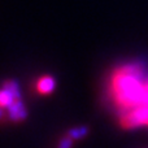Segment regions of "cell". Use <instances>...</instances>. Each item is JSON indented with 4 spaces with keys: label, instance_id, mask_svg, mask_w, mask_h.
<instances>
[{
    "label": "cell",
    "instance_id": "1",
    "mask_svg": "<svg viewBox=\"0 0 148 148\" xmlns=\"http://www.w3.org/2000/svg\"><path fill=\"white\" fill-rule=\"evenodd\" d=\"M18 99H22L21 94V87L16 79H7L4 81L0 91V107L7 109L10 104Z\"/></svg>",
    "mask_w": 148,
    "mask_h": 148
},
{
    "label": "cell",
    "instance_id": "2",
    "mask_svg": "<svg viewBox=\"0 0 148 148\" xmlns=\"http://www.w3.org/2000/svg\"><path fill=\"white\" fill-rule=\"evenodd\" d=\"M5 114L8 116V120L13 123H20L23 122V121L27 120L29 117V112L27 108H26L25 103H23L22 99L16 100L13 104H10L7 109L1 108V120L4 121Z\"/></svg>",
    "mask_w": 148,
    "mask_h": 148
},
{
    "label": "cell",
    "instance_id": "3",
    "mask_svg": "<svg viewBox=\"0 0 148 148\" xmlns=\"http://www.w3.org/2000/svg\"><path fill=\"white\" fill-rule=\"evenodd\" d=\"M55 87H56V81L51 75H44L42 78H39L38 82H36V90L42 95H48L51 92H53Z\"/></svg>",
    "mask_w": 148,
    "mask_h": 148
},
{
    "label": "cell",
    "instance_id": "4",
    "mask_svg": "<svg viewBox=\"0 0 148 148\" xmlns=\"http://www.w3.org/2000/svg\"><path fill=\"white\" fill-rule=\"evenodd\" d=\"M88 134H90V126H87V125L74 126V127H70L69 130L66 131V135L70 136V138H72L73 140H75V142L87 138Z\"/></svg>",
    "mask_w": 148,
    "mask_h": 148
},
{
    "label": "cell",
    "instance_id": "5",
    "mask_svg": "<svg viewBox=\"0 0 148 148\" xmlns=\"http://www.w3.org/2000/svg\"><path fill=\"white\" fill-rule=\"evenodd\" d=\"M74 142L75 140H73L70 136H68L66 134H65V135L59 140V143H57V148H73Z\"/></svg>",
    "mask_w": 148,
    "mask_h": 148
}]
</instances>
